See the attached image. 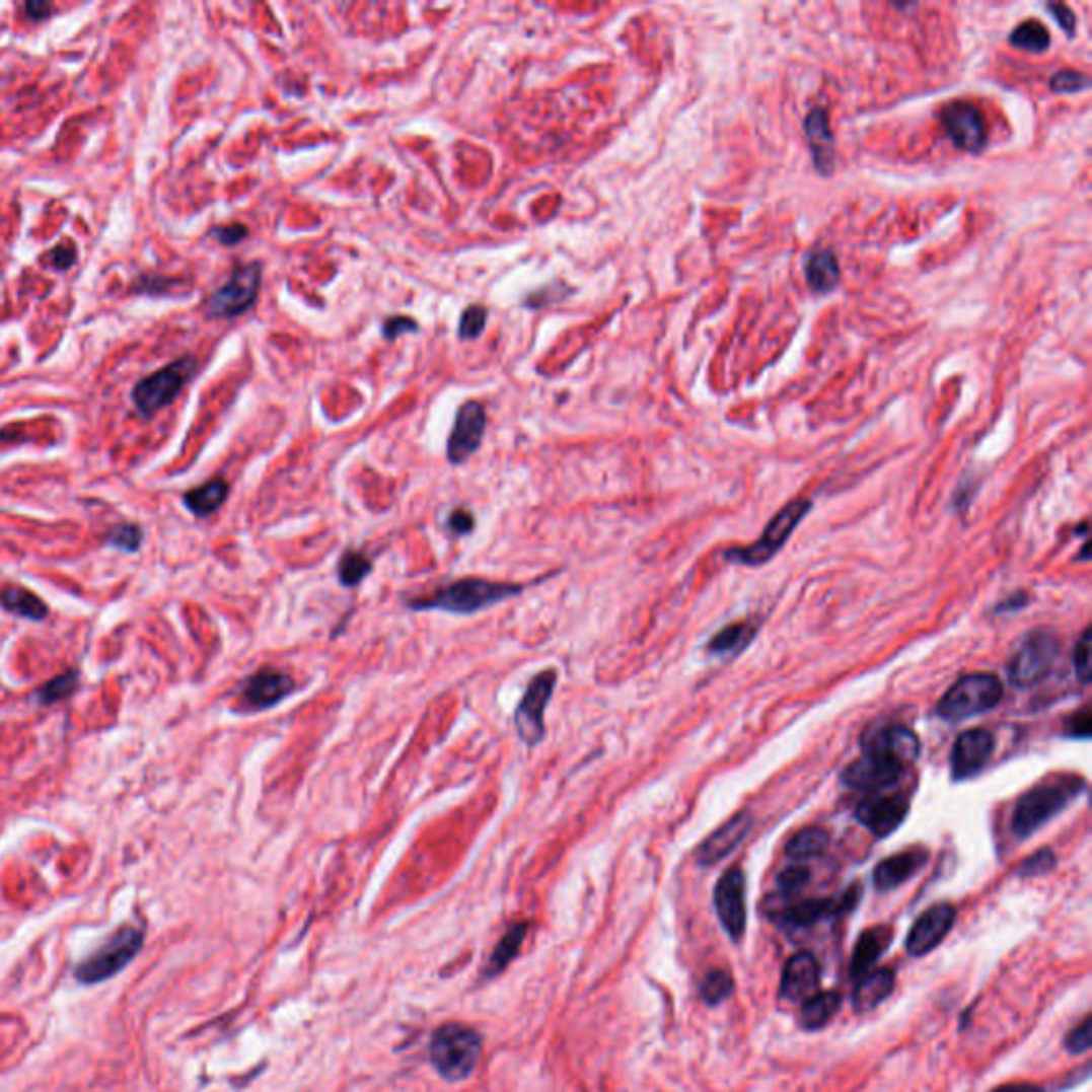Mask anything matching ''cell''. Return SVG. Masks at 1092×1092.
<instances>
[{"label": "cell", "instance_id": "obj_42", "mask_svg": "<svg viewBox=\"0 0 1092 1092\" xmlns=\"http://www.w3.org/2000/svg\"><path fill=\"white\" fill-rule=\"evenodd\" d=\"M1092 1045V1037H1090V1016H1086L1078 1026H1074L1067 1033L1065 1037V1049L1069 1054L1074 1057H1080V1054H1086L1088 1049Z\"/></svg>", "mask_w": 1092, "mask_h": 1092}, {"label": "cell", "instance_id": "obj_12", "mask_svg": "<svg viewBox=\"0 0 1092 1092\" xmlns=\"http://www.w3.org/2000/svg\"><path fill=\"white\" fill-rule=\"evenodd\" d=\"M713 902L728 937L738 943L747 931V877L740 867H730L719 877Z\"/></svg>", "mask_w": 1092, "mask_h": 1092}, {"label": "cell", "instance_id": "obj_29", "mask_svg": "<svg viewBox=\"0 0 1092 1092\" xmlns=\"http://www.w3.org/2000/svg\"><path fill=\"white\" fill-rule=\"evenodd\" d=\"M830 834L819 826H809L794 832L786 843V856L794 862H805L821 856L828 850Z\"/></svg>", "mask_w": 1092, "mask_h": 1092}, {"label": "cell", "instance_id": "obj_1", "mask_svg": "<svg viewBox=\"0 0 1092 1092\" xmlns=\"http://www.w3.org/2000/svg\"><path fill=\"white\" fill-rule=\"evenodd\" d=\"M1086 790L1080 777H1063L1041 783L1020 796L1012 817V830L1018 839L1033 836L1047 821L1063 813Z\"/></svg>", "mask_w": 1092, "mask_h": 1092}, {"label": "cell", "instance_id": "obj_9", "mask_svg": "<svg viewBox=\"0 0 1092 1092\" xmlns=\"http://www.w3.org/2000/svg\"><path fill=\"white\" fill-rule=\"evenodd\" d=\"M809 510H811V502H807V500H796V502L788 504L786 508H781L775 514V517L769 521L765 531H761L759 540L755 544L730 551L728 560L747 564V566L767 564L769 560L775 558L777 551L788 542V538L794 533V529L800 525V521L807 517Z\"/></svg>", "mask_w": 1092, "mask_h": 1092}, {"label": "cell", "instance_id": "obj_34", "mask_svg": "<svg viewBox=\"0 0 1092 1092\" xmlns=\"http://www.w3.org/2000/svg\"><path fill=\"white\" fill-rule=\"evenodd\" d=\"M1009 41H1012V46L1024 52L1039 54L1049 48V32L1041 22H1037V19H1026V22L1014 28Z\"/></svg>", "mask_w": 1092, "mask_h": 1092}, {"label": "cell", "instance_id": "obj_35", "mask_svg": "<svg viewBox=\"0 0 1092 1092\" xmlns=\"http://www.w3.org/2000/svg\"><path fill=\"white\" fill-rule=\"evenodd\" d=\"M369 570H372V562H369V558H365L363 553L346 551L342 555L340 566H338L340 583L346 585V587H357L365 579V576L369 574Z\"/></svg>", "mask_w": 1092, "mask_h": 1092}, {"label": "cell", "instance_id": "obj_33", "mask_svg": "<svg viewBox=\"0 0 1092 1092\" xmlns=\"http://www.w3.org/2000/svg\"><path fill=\"white\" fill-rule=\"evenodd\" d=\"M753 632H755L753 626H749L747 622L732 624V626L721 630L717 636H713V641L709 643V651L717 653V655L738 653L740 649L747 647L751 643Z\"/></svg>", "mask_w": 1092, "mask_h": 1092}, {"label": "cell", "instance_id": "obj_17", "mask_svg": "<svg viewBox=\"0 0 1092 1092\" xmlns=\"http://www.w3.org/2000/svg\"><path fill=\"white\" fill-rule=\"evenodd\" d=\"M904 767L896 765L892 759H885L875 753H862L854 765H850L843 773V781L848 783L854 790L862 792H883L902 779Z\"/></svg>", "mask_w": 1092, "mask_h": 1092}, {"label": "cell", "instance_id": "obj_48", "mask_svg": "<svg viewBox=\"0 0 1092 1092\" xmlns=\"http://www.w3.org/2000/svg\"><path fill=\"white\" fill-rule=\"evenodd\" d=\"M1047 9H1049V13L1054 15V19H1057V22L1063 26V30H1065L1067 34H1074V30H1076V15H1074V11H1071V9H1069L1067 5H1063V3H1059V5H1057V3H1054V5H1047Z\"/></svg>", "mask_w": 1092, "mask_h": 1092}, {"label": "cell", "instance_id": "obj_22", "mask_svg": "<svg viewBox=\"0 0 1092 1092\" xmlns=\"http://www.w3.org/2000/svg\"><path fill=\"white\" fill-rule=\"evenodd\" d=\"M751 823H753L751 813L740 811L738 815L728 819L724 826L717 828L711 836H707V841L700 845L698 856H696L700 867H715L717 862L728 858L738 845L745 841V836L751 830Z\"/></svg>", "mask_w": 1092, "mask_h": 1092}, {"label": "cell", "instance_id": "obj_40", "mask_svg": "<svg viewBox=\"0 0 1092 1092\" xmlns=\"http://www.w3.org/2000/svg\"><path fill=\"white\" fill-rule=\"evenodd\" d=\"M1057 867V856L1052 850H1041V852H1035L1033 856H1028L1020 867H1018V875L1020 877H1039V875H1045Z\"/></svg>", "mask_w": 1092, "mask_h": 1092}, {"label": "cell", "instance_id": "obj_28", "mask_svg": "<svg viewBox=\"0 0 1092 1092\" xmlns=\"http://www.w3.org/2000/svg\"><path fill=\"white\" fill-rule=\"evenodd\" d=\"M843 997L836 991L828 993H815L807 1001H802L800 1007V1026L805 1030H819L826 1026L839 1012Z\"/></svg>", "mask_w": 1092, "mask_h": 1092}, {"label": "cell", "instance_id": "obj_7", "mask_svg": "<svg viewBox=\"0 0 1092 1092\" xmlns=\"http://www.w3.org/2000/svg\"><path fill=\"white\" fill-rule=\"evenodd\" d=\"M1059 638L1049 632H1030L1020 643L1009 662V681L1016 687H1033L1054 668L1059 657Z\"/></svg>", "mask_w": 1092, "mask_h": 1092}, {"label": "cell", "instance_id": "obj_20", "mask_svg": "<svg viewBox=\"0 0 1092 1092\" xmlns=\"http://www.w3.org/2000/svg\"><path fill=\"white\" fill-rule=\"evenodd\" d=\"M993 751H995V738L988 730L962 732L956 738L952 757H950V769H952L954 781L971 779L979 775L986 769L988 761H991Z\"/></svg>", "mask_w": 1092, "mask_h": 1092}, {"label": "cell", "instance_id": "obj_13", "mask_svg": "<svg viewBox=\"0 0 1092 1092\" xmlns=\"http://www.w3.org/2000/svg\"><path fill=\"white\" fill-rule=\"evenodd\" d=\"M956 924V906L950 902H939L926 909L912 926L904 941V950L914 958L929 956L943 943V939L952 933Z\"/></svg>", "mask_w": 1092, "mask_h": 1092}, {"label": "cell", "instance_id": "obj_46", "mask_svg": "<svg viewBox=\"0 0 1092 1092\" xmlns=\"http://www.w3.org/2000/svg\"><path fill=\"white\" fill-rule=\"evenodd\" d=\"M417 329H419V324H417L415 320H412V318H408V316H393V318H388V320L384 322L382 334H384L386 340H395V338H399V336H404V334L417 332Z\"/></svg>", "mask_w": 1092, "mask_h": 1092}, {"label": "cell", "instance_id": "obj_24", "mask_svg": "<svg viewBox=\"0 0 1092 1092\" xmlns=\"http://www.w3.org/2000/svg\"><path fill=\"white\" fill-rule=\"evenodd\" d=\"M892 935H894V931L890 929V926L879 924V926H873V929H869V931H864L858 937L856 947L852 952V962H850V977L852 979H860L862 975H867L869 971H873V966L877 964V960L890 947Z\"/></svg>", "mask_w": 1092, "mask_h": 1092}, {"label": "cell", "instance_id": "obj_43", "mask_svg": "<svg viewBox=\"0 0 1092 1092\" xmlns=\"http://www.w3.org/2000/svg\"><path fill=\"white\" fill-rule=\"evenodd\" d=\"M1049 86H1052L1054 92H1080V90H1086L1088 88V77L1080 71H1074V69H1065V71H1059L1052 75V79H1049Z\"/></svg>", "mask_w": 1092, "mask_h": 1092}, {"label": "cell", "instance_id": "obj_3", "mask_svg": "<svg viewBox=\"0 0 1092 1092\" xmlns=\"http://www.w3.org/2000/svg\"><path fill=\"white\" fill-rule=\"evenodd\" d=\"M146 933L141 926L125 924L102 941L96 950L75 966V979L84 986H96L116 977L141 954Z\"/></svg>", "mask_w": 1092, "mask_h": 1092}, {"label": "cell", "instance_id": "obj_37", "mask_svg": "<svg viewBox=\"0 0 1092 1092\" xmlns=\"http://www.w3.org/2000/svg\"><path fill=\"white\" fill-rule=\"evenodd\" d=\"M525 933H527L525 924L512 926V929L506 933V937L500 941V945L496 947V952H493V958H491V971L493 973L500 971V968H504L514 956H517V950H519L523 939H525Z\"/></svg>", "mask_w": 1092, "mask_h": 1092}, {"label": "cell", "instance_id": "obj_6", "mask_svg": "<svg viewBox=\"0 0 1092 1092\" xmlns=\"http://www.w3.org/2000/svg\"><path fill=\"white\" fill-rule=\"evenodd\" d=\"M860 898H862V885L856 883V885H850V888L839 896L807 898V900L783 904L779 906V909L771 912V918L786 931H805L823 920L843 918L852 914L858 906Z\"/></svg>", "mask_w": 1092, "mask_h": 1092}, {"label": "cell", "instance_id": "obj_51", "mask_svg": "<svg viewBox=\"0 0 1092 1092\" xmlns=\"http://www.w3.org/2000/svg\"><path fill=\"white\" fill-rule=\"evenodd\" d=\"M991 1092H1049L1045 1086L1041 1084H1030V1082H1012V1084H1001L997 1088H993Z\"/></svg>", "mask_w": 1092, "mask_h": 1092}, {"label": "cell", "instance_id": "obj_50", "mask_svg": "<svg viewBox=\"0 0 1092 1092\" xmlns=\"http://www.w3.org/2000/svg\"><path fill=\"white\" fill-rule=\"evenodd\" d=\"M245 235H248V229L241 224H231V226H222V229H216L214 231V237L224 243V245H235L239 243Z\"/></svg>", "mask_w": 1092, "mask_h": 1092}, {"label": "cell", "instance_id": "obj_21", "mask_svg": "<svg viewBox=\"0 0 1092 1092\" xmlns=\"http://www.w3.org/2000/svg\"><path fill=\"white\" fill-rule=\"evenodd\" d=\"M821 979L819 962L813 952H798L788 958L783 964L781 981H779V997L800 1003L807 1001L817 993V986Z\"/></svg>", "mask_w": 1092, "mask_h": 1092}, {"label": "cell", "instance_id": "obj_16", "mask_svg": "<svg viewBox=\"0 0 1092 1092\" xmlns=\"http://www.w3.org/2000/svg\"><path fill=\"white\" fill-rule=\"evenodd\" d=\"M909 811V802L898 794L873 792L862 798L856 807V819L875 836L883 839L898 830Z\"/></svg>", "mask_w": 1092, "mask_h": 1092}, {"label": "cell", "instance_id": "obj_27", "mask_svg": "<svg viewBox=\"0 0 1092 1092\" xmlns=\"http://www.w3.org/2000/svg\"><path fill=\"white\" fill-rule=\"evenodd\" d=\"M805 278H807V284L811 286V291L830 293L841 278L839 261L834 252L828 248H817L809 252L805 261Z\"/></svg>", "mask_w": 1092, "mask_h": 1092}, {"label": "cell", "instance_id": "obj_45", "mask_svg": "<svg viewBox=\"0 0 1092 1092\" xmlns=\"http://www.w3.org/2000/svg\"><path fill=\"white\" fill-rule=\"evenodd\" d=\"M1067 734L1069 736H1076V738H1090V732H1092V717H1090V711L1088 709H1082L1080 713L1071 715L1067 719Z\"/></svg>", "mask_w": 1092, "mask_h": 1092}, {"label": "cell", "instance_id": "obj_15", "mask_svg": "<svg viewBox=\"0 0 1092 1092\" xmlns=\"http://www.w3.org/2000/svg\"><path fill=\"white\" fill-rule=\"evenodd\" d=\"M939 120L956 148L975 154L986 146V120L973 102H947L939 112Z\"/></svg>", "mask_w": 1092, "mask_h": 1092}, {"label": "cell", "instance_id": "obj_8", "mask_svg": "<svg viewBox=\"0 0 1092 1092\" xmlns=\"http://www.w3.org/2000/svg\"><path fill=\"white\" fill-rule=\"evenodd\" d=\"M197 372L195 357H181L179 361L158 369L156 374L137 382L133 390V402L143 417H152L164 406H169L179 390L191 382Z\"/></svg>", "mask_w": 1092, "mask_h": 1092}, {"label": "cell", "instance_id": "obj_19", "mask_svg": "<svg viewBox=\"0 0 1092 1092\" xmlns=\"http://www.w3.org/2000/svg\"><path fill=\"white\" fill-rule=\"evenodd\" d=\"M295 687V678L286 672L276 668H261L250 678H245V683L241 685V707L248 711L272 709L282 703L286 696H291Z\"/></svg>", "mask_w": 1092, "mask_h": 1092}, {"label": "cell", "instance_id": "obj_11", "mask_svg": "<svg viewBox=\"0 0 1092 1092\" xmlns=\"http://www.w3.org/2000/svg\"><path fill=\"white\" fill-rule=\"evenodd\" d=\"M555 683H558V672L555 670H544L540 674H535L521 698L517 713H514L517 734L527 747H535L538 743H542L544 713H547L549 700L553 696Z\"/></svg>", "mask_w": 1092, "mask_h": 1092}, {"label": "cell", "instance_id": "obj_47", "mask_svg": "<svg viewBox=\"0 0 1092 1092\" xmlns=\"http://www.w3.org/2000/svg\"><path fill=\"white\" fill-rule=\"evenodd\" d=\"M75 261H77V250L73 243H60L50 252V263L60 272L69 270V267L75 265Z\"/></svg>", "mask_w": 1092, "mask_h": 1092}, {"label": "cell", "instance_id": "obj_38", "mask_svg": "<svg viewBox=\"0 0 1092 1092\" xmlns=\"http://www.w3.org/2000/svg\"><path fill=\"white\" fill-rule=\"evenodd\" d=\"M809 881H811V871L805 867V864L798 862V864H792V867H788V869H783L777 875V888H779L781 898H792L802 888H807Z\"/></svg>", "mask_w": 1092, "mask_h": 1092}, {"label": "cell", "instance_id": "obj_10", "mask_svg": "<svg viewBox=\"0 0 1092 1092\" xmlns=\"http://www.w3.org/2000/svg\"><path fill=\"white\" fill-rule=\"evenodd\" d=\"M261 288V265L248 263L241 265L231 276V280L205 303V314L210 318H235L248 312L259 297Z\"/></svg>", "mask_w": 1092, "mask_h": 1092}, {"label": "cell", "instance_id": "obj_39", "mask_svg": "<svg viewBox=\"0 0 1092 1092\" xmlns=\"http://www.w3.org/2000/svg\"><path fill=\"white\" fill-rule=\"evenodd\" d=\"M105 542L110 547H116L120 551H127V553H135L141 549V542H143V531L139 525H133V523H122V525H116L110 533Z\"/></svg>", "mask_w": 1092, "mask_h": 1092}, {"label": "cell", "instance_id": "obj_30", "mask_svg": "<svg viewBox=\"0 0 1092 1092\" xmlns=\"http://www.w3.org/2000/svg\"><path fill=\"white\" fill-rule=\"evenodd\" d=\"M0 606L30 622H44L48 616V604L24 587H7L0 591Z\"/></svg>", "mask_w": 1092, "mask_h": 1092}, {"label": "cell", "instance_id": "obj_36", "mask_svg": "<svg viewBox=\"0 0 1092 1092\" xmlns=\"http://www.w3.org/2000/svg\"><path fill=\"white\" fill-rule=\"evenodd\" d=\"M77 685H79V672L77 670L63 672V674L52 678V681H48L44 687L39 689L37 700L41 705L60 703V700H67L69 696H73Z\"/></svg>", "mask_w": 1092, "mask_h": 1092}, {"label": "cell", "instance_id": "obj_49", "mask_svg": "<svg viewBox=\"0 0 1092 1092\" xmlns=\"http://www.w3.org/2000/svg\"><path fill=\"white\" fill-rule=\"evenodd\" d=\"M448 527H450L452 531H455V533H459V535L469 533V531L474 529V514L467 512V510H463V508H459V510H455V512H450V517H448Z\"/></svg>", "mask_w": 1092, "mask_h": 1092}, {"label": "cell", "instance_id": "obj_4", "mask_svg": "<svg viewBox=\"0 0 1092 1092\" xmlns=\"http://www.w3.org/2000/svg\"><path fill=\"white\" fill-rule=\"evenodd\" d=\"M483 1054V1041L474 1028L463 1024H446L434 1035L429 1057L438 1074L446 1080L459 1082L474 1074Z\"/></svg>", "mask_w": 1092, "mask_h": 1092}, {"label": "cell", "instance_id": "obj_41", "mask_svg": "<svg viewBox=\"0 0 1092 1092\" xmlns=\"http://www.w3.org/2000/svg\"><path fill=\"white\" fill-rule=\"evenodd\" d=\"M487 324V310L483 305H471L459 320V336L463 340H477Z\"/></svg>", "mask_w": 1092, "mask_h": 1092}, {"label": "cell", "instance_id": "obj_2", "mask_svg": "<svg viewBox=\"0 0 1092 1092\" xmlns=\"http://www.w3.org/2000/svg\"><path fill=\"white\" fill-rule=\"evenodd\" d=\"M521 591H523L521 585L487 581V579H477V576H471V579L455 581L452 585L442 587L427 597L410 600L408 606L415 610H444V612H455V614H471L483 608H489L493 604L510 600V597L519 595Z\"/></svg>", "mask_w": 1092, "mask_h": 1092}, {"label": "cell", "instance_id": "obj_44", "mask_svg": "<svg viewBox=\"0 0 1092 1092\" xmlns=\"http://www.w3.org/2000/svg\"><path fill=\"white\" fill-rule=\"evenodd\" d=\"M1074 668L1082 683L1090 681V628L1082 632V638L1074 651Z\"/></svg>", "mask_w": 1092, "mask_h": 1092}, {"label": "cell", "instance_id": "obj_18", "mask_svg": "<svg viewBox=\"0 0 1092 1092\" xmlns=\"http://www.w3.org/2000/svg\"><path fill=\"white\" fill-rule=\"evenodd\" d=\"M487 427V415L485 408L479 402H467L459 408L455 427H452L448 436L446 455L450 463H463L467 457L479 450Z\"/></svg>", "mask_w": 1092, "mask_h": 1092}, {"label": "cell", "instance_id": "obj_23", "mask_svg": "<svg viewBox=\"0 0 1092 1092\" xmlns=\"http://www.w3.org/2000/svg\"><path fill=\"white\" fill-rule=\"evenodd\" d=\"M929 862V854L920 848L898 852L890 858L881 860L873 871V883L879 892L896 890L898 885L906 883L912 877H916Z\"/></svg>", "mask_w": 1092, "mask_h": 1092}, {"label": "cell", "instance_id": "obj_32", "mask_svg": "<svg viewBox=\"0 0 1092 1092\" xmlns=\"http://www.w3.org/2000/svg\"><path fill=\"white\" fill-rule=\"evenodd\" d=\"M700 999L707 1005L717 1007L734 995V979L724 968H711L698 984Z\"/></svg>", "mask_w": 1092, "mask_h": 1092}, {"label": "cell", "instance_id": "obj_52", "mask_svg": "<svg viewBox=\"0 0 1092 1092\" xmlns=\"http://www.w3.org/2000/svg\"><path fill=\"white\" fill-rule=\"evenodd\" d=\"M24 9H26L28 17H32V19H46L54 11L52 5L44 3V0H30V3H26Z\"/></svg>", "mask_w": 1092, "mask_h": 1092}, {"label": "cell", "instance_id": "obj_26", "mask_svg": "<svg viewBox=\"0 0 1092 1092\" xmlns=\"http://www.w3.org/2000/svg\"><path fill=\"white\" fill-rule=\"evenodd\" d=\"M805 133H807L809 143H811L815 167L821 173H828L832 169V162H834V156H832L834 139H832V133H830L826 112L813 110L805 120Z\"/></svg>", "mask_w": 1092, "mask_h": 1092}, {"label": "cell", "instance_id": "obj_5", "mask_svg": "<svg viewBox=\"0 0 1092 1092\" xmlns=\"http://www.w3.org/2000/svg\"><path fill=\"white\" fill-rule=\"evenodd\" d=\"M1001 678L988 672L964 674L945 691L937 707L939 717L945 721H964L977 715H984L999 707L1003 700Z\"/></svg>", "mask_w": 1092, "mask_h": 1092}, {"label": "cell", "instance_id": "obj_14", "mask_svg": "<svg viewBox=\"0 0 1092 1092\" xmlns=\"http://www.w3.org/2000/svg\"><path fill=\"white\" fill-rule=\"evenodd\" d=\"M862 753H875L909 769L920 755V738L900 724L873 726L862 736Z\"/></svg>", "mask_w": 1092, "mask_h": 1092}, {"label": "cell", "instance_id": "obj_25", "mask_svg": "<svg viewBox=\"0 0 1092 1092\" xmlns=\"http://www.w3.org/2000/svg\"><path fill=\"white\" fill-rule=\"evenodd\" d=\"M856 981L858 984L852 995L854 1009H856V1014H867V1012H873L875 1007H879L892 995L896 975L892 968H875V971H869L867 975H862Z\"/></svg>", "mask_w": 1092, "mask_h": 1092}, {"label": "cell", "instance_id": "obj_31", "mask_svg": "<svg viewBox=\"0 0 1092 1092\" xmlns=\"http://www.w3.org/2000/svg\"><path fill=\"white\" fill-rule=\"evenodd\" d=\"M226 498H229V485L222 479H214L189 491L187 496H184V504H187V508L197 514V517H210V514H214L226 502Z\"/></svg>", "mask_w": 1092, "mask_h": 1092}]
</instances>
